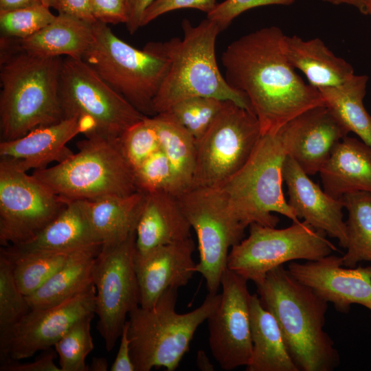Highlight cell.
<instances>
[{
  "label": "cell",
  "mask_w": 371,
  "mask_h": 371,
  "mask_svg": "<svg viewBox=\"0 0 371 371\" xmlns=\"http://www.w3.org/2000/svg\"><path fill=\"white\" fill-rule=\"evenodd\" d=\"M284 36L277 26L263 27L234 41L221 58L227 82L247 97L262 135L276 133L302 112L324 105L320 92L287 60Z\"/></svg>",
  "instance_id": "obj_1"
},
{
  "label": "cell",
  "mask_w": 371,
  "mask_h": 371,
  "mask_svg": "<svg viewBox=\"0 0 371 371\" xmlns=\"http://www.w3.org/2000/svg\"><path fill=\"white\" fill-rule=\"evenodd\" d=\"M263 306L276 318L299 370L332 371L340 363L335 343L324 330L328 302L293 278L284 265L256 284Z\"/></svg>",
  "instance_id": "obj_2"
},
{
  "label": "cell",
  "mask_w": 371,
  "mask_h": 371,
  "mask_svg": "<svg viewBox=\"0 0 371 371\" xmlns=\"http://www.w3.org/2000/svg\"><path fill=\"white\" fill-rule=\"evenodd\" d=\"M181 27L182 38L150 42L144 47L170 61L168 73L153 102L155 115L178 102L199 96L233 101L253 112L247 97L230 87L220 72L215 55L218 27L207 18L196 26L184 19Z\"/></svg>",
  "instance_id": "obj_3"
},
{
  "label": "cell",
  "mask_w": 371,
  "mask_h": 371,
  "mask_svg": "<svg viewBox=\"0 0 371 371\" xmlns=\"http://www.w3.org/2000/svg\"><path fill=\"white\" fill-rule=\"evenodd\" d=\"M62 59L1 53V141L63 119L59 98Z\"/></svg>",
  "instance_id": "obj_4"
},
{
  "label": "cell",
  "mask_w": 371,
  "mask_h": 371,
  "mask_svg": "<svg viewBox=\"0 0 371 371\" xmlns=\"http://www.w3.org/2000/svg\"><path fill=\"white\" fill-rule=\"evenodd\" d=\"M221 293H208L203 302L186 313L176 311L177 289H169L151 308L137 306L128 315V334L135 371L165 368L175 370L189 351L198 327L216 309Z\"/></svg>",
  "instance_id": "obj_5"
},
{
  "label": "cell",
  "mask_w": 371,
  "mask_h": 371,
  "mask_svg": "<svg viewBox=\"0 0 371 371\" xmlns=\"http://www.w3.org/2000/svg\"><path fill=\"white\" fill-rule=\"evenodd\" d=\"M77 144L78 151L54 166L32 175L67 202L137 191L134 171L117 139L90 135Z\"/></svg>",
  "instance_id": "obj_6"
},
{
  "label": "cell",
  "mask_w": 371,
  "mask_h": 371,
  "mask_svg": "<svg viewBox=\"0 0 371 371\" xmlns=\"http://www.w3.org/2000/svg\"><path fill=\"white\" fill-rule=\"evenodd\" d=\"M286 157L281 137L262 135L246 164L219 188L234 217L245 227L256 223L275 227L281 214L293 223L300 221L282 192V167Z\"/></svg>",
  "instance_id": "obj_7"
},
{
  "label": "cell",
  "mask_w": 371,
  "mask_h": 371,
  "mask_svg": "<svg viewBox=\"0 0 371 371\" xmlns=\"http://www.w3.org/2000/svg\"><path fill=\"white\" fill-rule=\"evenodd\" d=\"M93 41L82 59L115 91L146 116L168 73V58L118 38L107 24L93 23Z\"/></svg>",
  "instance_id": "obj_8"
},
{
  "label": "cell",
  "mask_w": 371,
  "mask_h": 371,
  "mask_svg": "<svg viewBox=\"0 0 371 371\" xmlns=\"http://www.w3.org/2000/svg\"><path fill=\"white\" fill-rule=\"evenodd\" d=\"M59 98L63 119L78 117L92 123L93 131L88 135L117 139L129 127L146 117L82 58L62 59Z\"/></svg>",
  "instance_id": "obj_9"
},
{
  "label": "cell",
  "mask_w": 371,
  "mask_h": 371,
  "mask_svg": "<svg viewBox=\"0 0 371 371\" xmlns=\"http://www.w3.org/2000/svg\"><path fill=\"white\" fill-rule=\"evenodd\" d=\"M326 236L304 221L284 229L254 223L247 238L231 248L227 267L256 284L287 262L316 260L338 251Z\"/></svg>",
  "instance_id": "obj_10"
},
{
  "label": "cell",
  "mask_w": 371,
  "mask_h": 371,
  "mask_svg": "<svg viewBox=\"0 0 371 371\" xmlns=\"http://www.w3.org/2000/svg\"><path fill=\"white\" fill-rule=\"evenodd\" d=\"M261 135L254 113L225 100L210 127L196 142V164L191 188H219L246 164Z\"/></svg>",
  "instance_id": "obj_11"
},
{
  "label": "cell",
  "mask_w": 371,
  "mask_h": 371,
  "mask_svg": "<svg viewBox=\"0 0 371 371\" xmlns=\"http://www.w3.org/2000/svg\"><path fill=\"white\" fill-rule=\"evenodd\" d=\"M178 199L197 236L195 271L205 278L208 293H218L229 252L243 240L246 227L231 213L218 189L192 188Z\"/></svg>",
  "instance_id": "obj_12"
},
{
  "label": "cell",
  "mask_w": 371,
  "mask_h": 371,
  "mask_svg": "<svg viewBox=\"0 0 371 371\" xmlns=\"http://www.w3.org/2000/svg\"><path fill=\"white\" fill-rule=\"evenodd\" d=\"M136 231L119 243L102 245L93 269L97 329L111 351L121 336L126 318L139 306L134 267Z\"/></svg>",
  "instance_id": "obj_13"
},
{
  "label": "cell",
  "mask_w": 371,
  "mask_h": 371,
  "mask_svg": "<svg viewBox=\"0 0 371 371\" xmlns=\"http://www.w3.org/2000/svg\"><path fill=\"white\" fill-rule=\"evenodd\" d=\"M67 202L32 175L0 159V244L33 240Z\"/></svg>",
  "instance_id": "obj_14"
},
{
  "label": "cell",
  "mask_w": 371,
  "mask_h": 371,
  "mask_svg": "<svg viewBox=\"0 0 371 371\" xmlns=\"http://www.w3.org/2000/svg\"><path fill=\"white\" fill-rule=\"evenodd\" d=\"M247 281L227 268L221 280V300L207 319L211 353L226 371L247 366L251 356Z\"/></svg>",
  "instance_id": "obj_15"
},
{
  "label": "cell",
  "mask_w": 371,
  "mask_h": 371,
  "mask_svg": "<svg viewBox=\"0 0 371 371\" xmlns=\"http://www.w3.org/2000/svg\"><path fill=\"white\" fill-rule=\"evenodd\" d=\"M95 295L92 284L61 303L30 309L13 330L8 361L29 358L54 346L78 321L95 314Z\"/></svg>",
  "instance_id": "obj_16"
},
{
  "label": "cell",
  "mask_w": 371,
  "mask_h": 371,
  "mask_svg": "<svg viewBox=\"0 0 371 371\" xmlns=\"http://www.w3.org/2000/svg\"><path fill=\"white\" fill-rule=\"evenodd\" d=\"M342 266V257L330 254L304 263L291 261L287 270L339 312L347 313L353 304L371 311V266Z\"/></svg>",
  "instance_id": "obj_17"
},
{
  "label": "cell",
  "mask_w": 371,
  "mask_h": 371,
  "mask_svg": "<svg viewBox=\"0 0 371 371\" xmlns=\"http://www.w3.org/2000/svg\"><path fill=\"white\" fill-rule=\"evenodd\" d=\"M286 155L308 175H314L348 132L325 105L309 109L279 131Z\"/></svg>",
  "instance_id": "obj_18"
},
{
  "label": "cell",
  "mask_w": 371,
  "mask_h": 371,
  "mask_svg": "<svg viewBox=\"0 0 371 371\" xmlns=\"http://www.w3.org/2000/svg\"><path fill=\"white\" fill-rule=\"evenodd\" d=\"M192 237L160 245L144 252L135 251L134 267L139 291V306L153 307L169 289L186 286L196 272Z\"/></svg>",
  "instance_id": "obj_19"
},
{
  "label": "cell",
  "mask_w": 371,
  "mask_h": 371,
  "mask_svg": "<svg viewBox=\"0 0 371 371\" xmlns=\"http://www.w3.org/2000/svg\"><path fill=\"white\" fill-rule=\"evenodd\" d=\"M93 131L92 123L85 118L63 119L15 139L1 141L0 159L25 172L43 169L52 162L58 164L72 155L67 143L80 133L87 136Z\"/></svg>",
  "instance_id": "obj_20"
},
{
  "label": "cell",
  "mask_w": 371,
  "mask_h": 371,
  "mask_svg": "<svg viewBox=\"0 0 371 371\" xmlns=\"http://www.w3.org/2000/svg\"><path fill=\"white\" fill-rule=\"evenodd\" d=\"M308 176L292 157L286 155L282 177L288 188V203L299 218L337 238L339 245L346 248L348 236L342 200L329 196Z\"/></svg>",
  "instance_id": "obj_21"
},
{
  "label": "cell",
  "mask_w": 371,
  "mask_h": 371,
  "mask_svg": "<svg viewBox=\"0 0 371 371\" xmlns=\"http://www.w3.org/2000/svg\"><path fill=\"white\" fill-rule=\"evenodd\" d=\"M94 23L58 13L47 26L27 38L1 37V52H22L42 58L65 56L82 58L93 39Z\"/></svg>",
  "instance_id": "obj_22"
},
{
  "label": "cell",
  "mask_w": 371,
  "mask_h": 371,
  "mask_svg": "<svg viewBox=\"0 0 371 371\" xmlns=\"http://www.w3.org/2000/svg\"><path fill=\"white\" fill-rule=\"evenodd\" d=\"M191 229L177 196L168 192L146 194L136 227V251L185 240L191 237Z\"/></svg>",
  "instance_id": "obj_23"
},
{
  "label": "cell",
  "mask_w": 371,
  "mask_h": 371,
  "mask_svg": "<svg viewBox=\"0 0 371 371\" xmlns=\"http://www.w3.org/2000/svg\"><path fill=\"white\" fill-rule=\"evenodd\" d=\"M319 173L324 191L340 199L350 192H371V148L346 136L335 146Z\"/></svg>",
  "instance_id": "obj_24"
},
{
  "label": "cell",
  "mask_w": 371,
  "mask_h": 371,
  "mask_svg": "<svg viewBox=\"0 0 371 371\" xmlns=\"http://www.w3.org/2000/svg\"><path fill=\"white\" fill-rule=\"evenodd\" d=\"M284 49L292 67L317 90L339 86L355 74L352 66L337 56L319 38L304 40L285 35Z\"/></svg>",
  "instance_id": "obj_25"
},
{
  "label": "cell",
  "mask_w": 371,
  "mask_h": 371,
  "mask_svg": "<svg viewBox=\"0 0 371 371\" xmlns=\"http://www.w3.org/2000/svg\"><path fill=\"white\" fill-rule=\"evenodd\" d=\"M21 251H74L100 249L102 243L89 221L81 200L68 201L60 213L33 240L10 245Z\"/></svg>",
  "instance_id": "obj_26"
},
{
  "label": "cell",
  "mask_w": 371,
  "mask_h": 371,
  "mask_svg": "<svg viewBox=\"0 0 371 371\" xmlns=\"http://www.w3.org/2000/svg\"><path fill=\"white\" fill-rule=\"evenodd\" d=\"M252 352L247 371H300L286 347L274 316L262 304L257 293L250 300Z\"/></svg>",
  "instance_id": "obj_27"
},
{
  "label": "cell",
  "mask_w": 371,
  "mask_h": 371,
  "mask_svg": "<svg viewBox=\"0 0 371 371\" xmlns=\"http://www.w3.org/2000/svg\"><path fill=\"white\" fill-rule=\"evenodd\" d=\"M145 197V193L137 191L126 196L81 200L102 245L122 241L136 231Z\"/></svg>",
  "instance_id": "obj_28"
},
{
  "label": "cell",
  "mask_w": 371,
  "mask_h": 371,
  "mask_svg": "<svg viewBox=\"0 0 371 371\" xmlns=\"http://www.w3.org/2000/svg\"><path fill=\"white\" fill-rule=\"evenodd\" d=\"M100 249L75 251L65 264L41 286L26 296L30 308H46L58 304L94 284L95 260Z\"/></svg>",
  "instance_id": "obj_29"
},
{
  "label": "cell",
  "mask_w": 371,
  "mask_h": 371,
  "mask_svg": "<svg viewBox=\"0 0 371 371\" xmlns=\"http://www.w3.org/2000/svg\"><path fill=\"white\" fill-rule=\"evenodd\" d=\"M369 78L354 74L339 86L319 89L324 105L344 126L371 148V116L366 110L363 99Z\"/></svg>",
  "instance_id": "obj_30"
},
{
  "label": "cell",
  "mask_w": 371,
  "mask_h": 371,
  "mask_svg": "<svg viewBox=\"0 0 371 371\" xmlns=\"http://www.w3.org/2000/svg\"><path fill=\"white\" fill-rule=\"evenodd\" d=\"M151 120L161 149L170 164L178 197L192 186L196 164V141L183 127L164 113L154 115Z\"/></svg>",
  "instance_id": "obj_31"
},
{
  "label": "cell",
  "mask_w": 371,
  "mask_h": 371,
  "mask_svg": "<svg viewBox=\"0 0 371 371\" xmlns=\"http://www.w3.org/2000/svg\"><path fill=\"white\" fill-rule=\"evenodd\" d=\"M75 251H21L10 246L0 249L10 262L17 286L25 296L41 286Z\"/></svg>",
  "instance_id": "obj_32"
},
{
  "label": "cell",
  "mask_w": 371,
  "mask_h": 371,
  "mask_svg": "<svg viewBox=\"0 0 371 371\" xmlns=\"http://www.w3.org/2000/svg\"><path fill=\"white\" fill-rule=\"evenodd\" d=\"M341 199L348 212L347 251L342 256L343 266L354 268L361 261L371 262V192H350Z\"/></svg>",
  "instance_id": "obj_33"
},
{
  "label": "cell",
  "mask_w": 371,
  "mask_h": 371,
  "mask_svg": "<svg viewBox=\"0 0 371 371\" xmlns=\"http://www.w3.org/2000/svg\"><path fill=\"white\" fill-rule=\"evenodd\" d=\"M26 296L14 278L8 259L0 254V361L9 359V345L13 330L30 311Z\"/></svg>",
  "instance_id": "obj_34"
},
{
  "label": "cell",
  "mask_w": 371,
  "mask_h": 371,
  "mask_svg": "<svg viewBox=\"0 0 371 371\" xmlns=\"http://www.w3.org/2000/svg\"><path fill=\"white\" fill-rule=\"evenodd\" d=\"M224 101L212 97H192L178 102L162 113L183 127L196 142L210 127Z\"/></svg>",
  "instance_id": "obj_35"
},
{
  "label": "cell",
  "mask_w": 371,
  "mask_h": 371,
  "mask_svg": "<svg viewBox=\"0 0 371 371\" xmlns=\"http://www.w3.org/2000/svg\"><path fill=\"white\" fill-rule=\"evenodd\" d=\"M94 315L78 321L54 346L61 371H88L86 358L93 349L91 324Z\"/></svg>",
  "instance_id": "obj_36"
},
{
  "label": "cell",
  "mask_w": 371,
  "mask_h": 371,
  "mask_svg": "<svg viewBox=\"0 0 371 371\" xmlns=\"http://www.w3.org/2000/svg\"><path fill=\"white\" fill-rule=\"evenodd\" d=\"M56 17L49 8L40 4L35 6L0 12L1 38H27L50 23Z\"/></svg>",
  "instance_id": "obj_37"
},
{
  "label": "cell",
  "mask_w": 371,
  "mask_h": 371,
  "mask_svg": "<svg viewBox=\"0 0 371 371\" xmlns=\"http://www.w3.org/2000/svg\"><path fill=\"white\" fill-rule=\"evenodd\" d=\"M119 142L133 170L161 149L157 133L148 116L129 127L119 137Z\"/></svg>",
  "instance_id": "obj_38"
},
{
  "label": "cell",
  "mask_w": 371,
  "mask_h": 371,
  "mask_svg": "<svg viewBox=\"0 0 371 371\" xmlns=\"http://www.w3.org/2000/svg\"><path fill=\"white\" fill-rule=\"evenodd\" d=\"M133 171L138 191L145 194L168 192L177 196L174 174L161 149L150 155Z\"/></svg>",
  "instance_id": "obj_39"
},
{
  "label": "cell",
  "mask_w": 371,
  "mask_h": 371,
  "mask_svg": "<svg viewBox=\"0 0 371 371\" xmlns=\"http://www.w3.org/2000/svg\"><path fill=\"white\" fill-rule=\"evenodd\" d=\"M295 0H225L217 3L207 14V19L214 22L222 32L233 20L244 12L266 5H291Z\"/></svg>",
  "instance_id": "obj_40"
},
{
  "label": "cell",
  "mask_w": 371,
  "mask_h": 371,
  "mask_svg": "<svg viewBox=\"0 0 371 371\" xmlns=\"http://www.w3.org/2000/svg\"><path fill=\"white\" fill-rule=\"evenodd\" d=\"M216 5V0H155L144 11L141 27L146 25L159 16L172 10L193 8L207 14L214 9Z\"/></svg>",
  "instance_id": "obj_41"
},
{
  "label": "cell",
  "mask_w": 371,
  "mask_h": 371,
  "mask_svg": "<svg viewBox=\"0 0 371 371\" xmlns=\"http://www.w3.org/2000/svg\"><path fill=\"white\" fill-rule=\"evenodd\" d=\"M95 21L106 24L126 23L128 0H89Z\"/></svg>",
  "instance_id": "obj_42"
},
{
  "label": "cell",
  "mask_w": 371,
  "mask_h": 371,
  "mask_svg": "<svg viewBox=\"0 0 371 371\" xmlns=\"http://www.w3.org/2000/svg\"><path fill=\"white\" fill-rule=\"evenodd\" d=\"M57 355L51 347L43 350L32 362L21 363L10 360L1 363L0 371H61L54 362Z\"/></svg>",
  "instance_id": "obj_43"
},
{
  "label": "cell",
  "mask_w": 371,
  "mask_h": 371,
  "mask_svg": "<svg viewBox=\"0 0 371 371\" xmlns=\"http://www.w3.org/2000/svg\"><path fill=\"white\" fill-rule=\"evenodd\" d=\"M128 322H125L120 336V343L111 371H135L131 356V341L128 334Z\"/></svg>",
  "instance_id": "obj_44"
},
{
  "label": "cell",
  "mask_w": 371,
  "mask_h": 371,
  "mask_svg": "<svg viewBox=\"0 0 371 371\" xmlns=\"http://www.w3.org/2000/svg\"><path fill=\"white\" fill-rule=\"evenodd\" d=\"M58 13L69 14L90 23L95 22L89 0H56L55 8Z\"/></svg>",
  "instance_id": "obj_45"
},
{
  "label": "cell",
  "mask_w": 371,
  "mask_h": 371,
  "mask_svg": "<svg viewBox=\"0 0 371 371\" xmlns=\"http://www.w3.org/2000/svg\"><path fill=\"white\" fill-rule=\"evenodd\" d=\"M154 1L128 0V21L126 25L130 34H134L141 27L144 12Z\"/></svg>",
  "instance_id": "obj_46"
},
{
  "label": "cell",
  "mask_w": 371,
  "mask_h": 371,
  "mask_svg": "<svg viewBox=\"0 0 371 371\" xmlns=\"http://www.w3.org/2000/svg\"><path fill=\"white\" fill-rule=\"evenodd\" d=\"M43 4L41 0H0V12L10 11Z\"/></svg>",
  "instance_id": "obj_47"
},
{
  "label": "cell",
  "mask_w": 371,
  "mask_h": 371,
  "mask_svg": "<svg viewBox=\"0 0 371 371\" xmlns=\"http://www.w3.org/2000/svg\"><path fill=\"white\" fill-rule=\"evenodd\" d=\"M196 363L198 368L203 371H213L214 366L211 363L209 358L203 350H199L196 358Z\"/></svg>",
  "instance_id": "obj_48"
},
{
  "label": "cell",
  "mask_w": 371,
  "mask_h": 371,
  "mask_svg": "<svg viewBox=\"0 0 371 371\" xmlns=\"http://www.w3.org/2000/svg\"><path fill=\"white\" fill-rule=\"evenodd\" d=\"M108 362L104 357H93L91 364L88 365V371H106Z\"/></svg>",
  "instance_id": "obj_49"
},
{
  "label": "cell",
  "mask_w": 371,
  "mask_h": 371,
  "mask_svg": "<svg viewBox=\"0 0 371 371\" xmlns=\"http://www.w3.org/2000/svg\"><path fill=\"white\" fill-rule=\"evenodd\" d=\"M321 1L330 3L335 5H348L350 6H353L360 12L362 11V4L361 0H320Z\"/></svg>",
  "instance_id": "obj_50"
},
{
  "label": "cell",
  "mask_w": 371,
  "mask_h": 371,
  "mask_svg": "<svg viewBox=\"0 0 371 371\" xmlns=\"http://www.w3.org/2000/svg\"><path fill=\"white\" fill-rule=\"evenodd\" d=\"M362 4L361 13L371 16V0H361Z\"/></svg>",
  "instance_id": "obj_51"
},
{
  "label": "cell",
  "mask_w": 371,
  "mask_h": 371,
  "mask_svg": "<svg viewBox=\"0 0 371 371\" xmlns=\"http://www.w3.org/2000/svg\"><path fill=\"white\" fill-rule=\"evenodd\" d=\"M41 3L48 7L55 8L56 6V0H41Z\"/></svg>",
  "instance_id": "obj_52"
}]
</instances>
